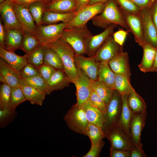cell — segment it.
I'll return each instance as SVG.
<instances>
[{
  "mask_svg": "<svg viewBox=\"0 0 157 157\" xmlns=\"http://www.w3.org/2000/svg\"><path fill=\"white\" fill-rule=\"evenodd\" d=\"M11 87L3 83L0 88V110H9Z\"/></svg>",
  "mask_w": 157,
  "mask_h": 157,
  "instance_id": "ab89813d",
  "label": "cell"
},
{
  "mask_svg": "<svg viewBox=\"0 0 157 157\" xmlns=\"http://www.w3.org/2000/svg\"><path fill=\"white\" fill-rule=\"evenodd\" d=\"M103 140L99 143L91 144V148L88 152L83 157H97L99 156L101 149L104 145Z\"/></svg>",
  "mask_w": 157,
  "mask_h": 157,
  "instance_id": "bcb514c9",
  "label": "cell"
},
{
  "mask_svg": "<svg viewBox=\"0 0 157 157\" xmlns=\"http://www.w3.org/2000/svg\"><path fill=\"white\" fill-rule=\"evenodd\" d=\"M22 78L27 83L40 92L47 94L49 90L47 83L40 75L30 78Z\"/></svg>",
  "mask_w": 157,
  "mask_h": 157,
  "instance_id": "f35d334b",
  "label": "cell"
},
{
  "mask_svg": "<svg viewBox=\"0 0 157 157\" xmlns=\"http://www.w3.org/2000/svg\"><path fill=\"white\" fill-rule=\"evenodd\" d=\"M6 0H0V4L4 2Z\"/></svg>",
  "mask_w": 157,
  "mask_h": 157,
  "instance_id": "91938a15",
  "label": "cell"
},
{
  "mask_svg": "<svg viewBox=\"0 0 157 157\" xmlns=\"http://www.w3.org/2000/svg\"><path fill=\"white\" fill-rule=\"evenodd\" d=\"M130 77L122 74H115L114 89L121 95H128L133 88L130 83Z\"/></svg>",
  "mask_w": 157,
  "mask_h": 157,
  "instance_id": "d6a6232c",
  "label": "cell"
},
{
  "mask_svg": "<svg viewBox=\"0 0 157 157\" xmlns=\"http://www.w3.org/2000/svg\"><path fill=\"white\" fill-rule=\"evenodd\" d=\"M85 134L89 137L91 144L97 143L106 137L105 133L101 127L90 123L86 128Z\"/></svg>",
  "mask_w": 157,
  "mask_h": 157,
  "instance_id": "d590c367",
  "label": "cell"
},
{
  "mask_svg": "<svg viewBox=\"0 0 157 157\" xmlns=\"http://www.w3.org/2000/svg\"><path fill=\"white\" fill-rule=\"evenodd\" d=\"M91 0H75L76 3L75 12L77 13L80 10L88 6Z\"/></svg>",
  "mask_w": 157,
  "mask_h": 157,
  "instance_id": "db71d44e",
  "label": "cell"
},
{
  "mask_svg": "<svg viewBox=\"0 0 157 157\" xmlns=\"http://www.w3.org/2000/svg\"><path fill=\"white\" fill-rule=\"evenodd\" d=\"M91 20L93 25L98 27L105 29L110 25L115 24L123 27L131 32L115 0L107 1L103 11Z\"/></svg>",
  "mask_w": 157,
  "mask_h": 157,
  "instance_id": "7a4b0ae2",
  "label": "cell"
},
{
  "mask_svg": "<svg viewBox=\"0 0 157 157\" xmlns=\"http://www.w3.org/2000/svg\"></svg>",
  "mask_w": 157,
  "mask_h": 157,
  "instance_id": "be15d7a7",
  "label": "cell"
},
{
  "mask_svg": "<svg viewBox=\"0 0 157 157\" xmlns=\"http://www.w3.org/2000/svg\"><path fill=\"white\" fill-rule=\"evenodd\" d=\"M82 106L88 123L102 128L104 122V114L93 106L89 101Z\"/></svg>",
  "mask_w": 157,
  "mask_h": 157,
  "instance_id": "83f0119b",
  "label": "cell"
},
{
  "mask_svg": "<svg viewBox=\"0 0 157 157\" xmlns=\"http://www.w3.org/2000/svg\"><path fill=\"white\" fill-rule=\"evenodd\" d=\"M149 8L141 9L139 16L145 42L156 47L157 46V31L152 19Z\"/></svg>",
  "mask_w": 157,
  "mask_h": 157,
  "instance_id": "4fadbf2b",
  "label": "cell"
},
{
  "mask_svg": "<svg viewBox=\"0 0 157 157\" xmlns=\"http://www.w3.org/2000/svg\"><path fill=\"white\" fill-rule=\"evenodd\" d=\"M75 61L76 67L81 69L92 81L98 80L100 63L95 56L87 57L83 55H76Z\"/></svg>",
  "mask_w": 157,
  "mask_h": 157,
  "instance_id": "9a60e30c",
  "label": "cell"
},
{
  "mask_svg": "<svg viewBox=\"0 0 157 157\" xmlns=\"http://www.w3.org/2000/svg\"><path fill=\"white\" fill-rule=\"evenodd\" d=\"M47 83L49 88L47 95H49L54 91L68 86L71 82L64 71L56 70Z\"/></svg>",
  "mask_w": 157,
  "mask_h": 157,
  "instance_id": "44dd1931",
  "label": "cell"
},
{
  "mask_svg": "<svg viewBox=\"0 0 157 157\" xmlns=\"http://www.w3.org/2000/svg\"><path fill=\"white\" fill-rule=\"evenodd\" d=\"M75 0L52 1L46 4L45 10L52 12L67 13L75 12Z\"/></svg>",
  "mask_w": 157,
  "mask_h": 157,
  "instance_id": "f1b7e54d",
  "label": "cell"
},
{
  "mask_svg": "<svg viewBox=\"0 0 157 157\" xmlns=\"http://www.w3.org/2000/svg\"><path fill=\"white\" fill-rule=\"evenodd\" d=\"M26 101L21 86L11 87L9 110L15 112L16 108L21 104Z\"/></svg>",
  "mask_w": 157,
  "mask_h": 157,
  "instance_id": "74e56055",
  "label": "cell"
},
{
  "mask_svg": "<svg viewBox=\"0 0 157 157\" xmlns=\"http://www.w3.org/2000/svg\"><path fill=\"white\" fill-rule=\"evenodd\" d=\"M115 74L110 68L108 62L100 63L98 80L109 88L114 89Z\"/></svg>",
  "mask_w": 157,
  "mask_h": 157,
  "instance_id": "4316f807",
  "label": "cell"
},
{
  "mask_svg": "<svg viewBox=\"0 0 157 157\" xmlns=\"http://www.w3.org/2000/svg\"><path fill=\"white\" fill-rule=\"evenodd\" d=\"M115 74H122L130 76L131 72L128 53L122 51L108 62Z\"/></svg>",
  "mask_w": 157,
  "mask_h": 157,
  "instance_id": "ffe728a7",
  "label": "cell"
},
{
  "mask_svg": "<svg viewBox=\"0 0 157 157\" xmlns=\"http://www.w3.org/2000/svg\"><path fill=\"white\" fill-rule=\"evenodd\" d=\"M8 0L10 1H13L14 0Z\"/></svg>",
  "mask_w": 157,
  "mask_h": 157,
  "instance_id": "94428289",
  "label": "cell"
},
{
  "mask_svg": "<svg viewBox=\"0 0 157 157\" xmlns=\"http://www.w3.org/2000/svg\"><path fill=\"white\" fill-rule=\"evenodd\" d=\"M46 3L44 1H38L31 4L29 10L37 26L42 24L43 17L46 10Z\"/></svg>",
  "mask_w": 157,
  "mask_h": 157,
  "instance_id": "e575fe53",
  "label": "cell"
},
{
  "mask_svg": "<svg viewBox=\"0 0 157 157\" xmlns=\"http://www.w3.org/2000/svg\"><path fill=\"white\" fill-rule=\"evenodd\" d=\"M127 101L129 108L134 113L147 111L146 105L144 100L133 88L128 95Z\"/></svg>",
  "mask_w": 157,
  "mask_h": 157,
  "instance_id": "f546056e",
  "label": "cell"
},
{
  "mask_svg": "<svg viewBox=\"0 0 157 157\" xmlns=\"http://www.w3.org/2000/svg\"><path fill=\"white\" fill-rule=\"evenodd\" d=\"M111 147L117 149L131 150L133 147L128 136L121 129L115 126L106 134Z\"/></svg>",
  "mask_w": 157,
  "mask_h": 157,
  "instance_id": "e0dca14e",
  "label": "cell"
},
{
  "mask_svg": "<svg viewBox=\"0 0 157 157\" xmlns=\"http://www.w3.org/2000/svg\"><path fill=\"white\" fill-rule=\"evenodd\" d=\"M105 3H99L83 8L77 13L69 22L67 23L64 29L73 28H81L87 25L88 22L103 10Z\"/></svg>",
  "mask_w": 157,
  "mask_h": 157,
  "instance_id": "8992f818",
  "label": "cell"
},
{
  "mask_svg": "<svg viewBox=\"0 0 157 157\" xmlns=\"http://www.w3.org/2000/svg\"><path fill=\"white\" fill-rule=\"evenodd\" d=\"M44 46L42 44H39L29 53L26 54L28 63L38 69L44 63Z\"/></svg>",
  "mask_w": 157,
  "mask_h": 157,
  "instance_id": "836d02e7",
  "label": "cell"
},
{
  "mask_svg": "<svg viewBox=\"0 0 157 157\" xmlns=\"http://www.w3.org/2000/svg\"><path fill=\"white\" fill-rule=\"evenodd\" d=\"M93 89L104 101L107 106L110 101L114 90L110 89L99 81H92Z\"/></svg>",
  "mask_w": 157,
  "mask_h": 157,
  "instance_id": "8d00e7d4",
  "label": "cell"
},
{
  "mask_svg": "<svg viewBox=\"0 0 157 157\" xmlns=\"http://www.w3.org/2000/svg\"><path fill=\"white\" fill-rule=\"evenodd\" d=\"M64 119L70 130L86 135L85 130L89 123L82 106L76 104L65 115Z\"/></svg>",
  "mask_w": 157,
  "mask_h": 157,
  "instance_id": "277c9868",
  "label": "cell"
},
{
  "mask_svg": "<svg viewBox=\"0 0 157 157\" xmlns=\"http://www.w3.org/2000/svg\"><path fill=\"white\" fill-rule=\"evenodd\" d=\"M77 67V77L74 84L76 89V104L82 106L89 101L93 89L92 80L81 69Z\"/></svg>",
  "mask_w": 157,
  "mask_h": 157,
  "instance_id": "ba28073f",
  "label": "cell"
},
{
  "mask_svg": "<svg viewBox=\"0 0 157 157\" xmlns=\"http://www.w3.org/2000/svg\"><path fill=\"white\" fill-rule=\"evenodd\" d=\"M152 21L157 31V1L155 0L149 8Z\"/></svg>",
  "mask_w": 157,
  "mask_h": 157,
  "instance_id": "681fc988",
  "label": "cell"
},
{
  "mask_svg": "<svg viewBox=\"0 0 157 157\" xmlns=\"http://www.w3.org/2000/svg\"><path fill=\"white\" fill-rule=\"evenodd\" d=\"M111 157H131V151L129 150L117 149L110 148Z\"/></svg>",
  "mask_w": 157,
  "mask_h": 157,
  "instance_id": "c3c4849f",
  "label": "cell"
},
{
  "mask_svg": "<svg viewBox=\"0 0 157 157\" xmlns=\"http://www.w3.org/2000/svg\"><path fill=\"white\" fill-rule=\"evenodd\" d=\"M20 86L26 100L33 104L41 106L45 98L46 94L41 93L27 83L21 77Z\"/></svg>",
  "mask_w": 157,
  "mask_h": 157,
  "instance_id": "603a6c76",
  "label": "cell"
},
{
  "mask_svg": "<svg viewBox=\"0 0 157 157\" xmlns=\"http://www.w3.org/2000/svg\"><path fill=\"white\" fill-rule=\"evenodd\" d=\"M20 73L23 78L31 77L40 75L38 69L28 63L20 71Z\"/></svg>",
  "mask_w": 157,
  "mask_h": 157,
  "instance_id": "7bdbcfd3",
  "label": "cell"
},
{
  "mask_svg": "<svg viewBox=\"0 0 157 157\" xmlns=\"http://www.w3.org/2000/svg\"><path fill=\"white\" fill-rule=\"evenodd\" d=\"M122 105L121 96L114 90L104 114V122L102 129L106 135L115 126L118 120L121 112Z\"/></svg>",
  "mask_w": 157,
  "mask_h": 157,
  "instance_id": "5b68a950",
  "label": "cell"
},
{
  "mask_svg": "<svg viewBox=\"0 0 157 157\" xmlns=\"http://www.w3.org/2000/svg\"><path fill=\"white\" fill-rule=\"evenodd\" d=\"M89 101L93 106L101 111L104 114L105 113L107 106L103 100L95 92L93 89Z\"/></svg>",
  "mask_w": 157,
  "mask_h": 157,
  "instance_id": "b9f144b4",
  "label": "cell"
},
{
  "mask_svg": "<svg viewBox=\"0 0 157 157\" xmlns=\"http://www.w3.org/2000/svg\"><path fill=\"white\" fill-rule=\"evenodd\" d=\"M57 0H52V1H57Z\"/></svg>",
  "mask_w": 157,
  "mask_h": 157,
  "instance_id": "6125c7cd",
  "label": "cell"
},
{
  "mask_svg": "<svg viewBox=\"0 0 157 157\" xmlns=\"http://www.w3.org/2000/svg\"><path fill=\"white\" fill-rule=\"evenodd\" d=\"M128 25L131 32L133 34L135 41L142 47L146 42L142 21L139 15L131 14L119 7Z\"/></svg>",
  "mask_w": 157,
  "mask_h": 157,
  "instance_id": "5bb4252c",
  "label": "cell"
},
{
  "mask_svg": "<svg viewBox=\"0 0 157 157\" xmlns=\"http://www.w3.org/2000/svg\"><path fill=\"white\" fill-rule=\"evenodd\" d=\"M22 41L20 49L28 54L41 44L38 37L24 29Z\"/></svg>",
  "mask_w": 157,
  "mask_h": 157,
  "instance_id": "1f68e13d",
  "label": "cell"
},
{
  "mask_svg": "<svg viewBox=\"0 0 157 157\" xmlns=\"http://www.w3.org/2000/svg\"><path fill=\"white\" fill-rule=\"evenodd\" d=\"M40 75L47 82L56 70L52 67L44 64L38 69Z\"/></svg>",
  "mask_w": 157,
  "mask_h": 157,
  "instance_id": "f6af8a7d",
  "label": "cell"
},
{
  "mask_svg": "<svg viewBox=\"0 0 157 157\" xmlns=\"http://www.w3.org/2000/svg\"><path fill=\"white\" fill-rule=\"evenodd\" d=\"M23 31L17 28H10L6 30L5 39V49L15 52L20 49L23 35Z\"/></svg>",
  "mask_w": 157,
  "mask_h": 157,
  "instance_id": "cb8c5ba5",
  "label": "cell"
},
{
  "mask_svg": "<svg viewBox=\"0 0 157 157\" xmlns=\"http://www.w3.org/2000/svg\"><path fill=\"white\" fill-rule=\"evenodd\" d=\"M44 49V63L57 70H64L62 60L57 53L47 44L43 45Z\"/></svg>",
  "mask_w": 157,
  "mask_h": 157,
  "instance_id": "4dcf8cb0",
  "label": "cell"
},
{
  "mask_svg": "<svg viewBox=\"0 0 157 157\" xmlns=\"http://www.w3.org/2000/svg\"><path fill=\"white\" fill-rule=\"evenodd\" d=\"M0 19L6 30L17 28L22 31L23 29L19 21L12 1L6 0L0 4Z\"/></svg>",
  "mask_w": 157,
  "mask_h": 157,
  "instance_id": "30bf717a",
  "label": "cell"
},
{
  "mask_svg": "<svg viewBox=\"0 0 157 157\" xmlns=\"http://www.w3.org/2000/svg\"><path fill=\"white\" fill-rule=\"evenodd\" d=\"M140 9L149 8L155 0H130Z\"/></svg>",
  "mask_w": 157,
  "mask_h": 157,
  "instance_id": "f907efd6",
  "label": "cell"
},
{
  "mask_svg": "<svg viewBox=\"0 0 157 157\" xmlns=\"http://www.w3.org/2000/svg\"><path fill=\"white\" fill-rule=\"evenodd\" d=\"M147 111L134 114L129 128V138L133 147L142 148L141 135L147 117Z\"/></svg>",
  "mask_w": 157,
  "mask_h": 157,
  "instance_id": "8fae6325",
  "label": "cell"
},
{
  "mask_svg": "<svg viewBox=\"0 0 157 157\" xmlns=\"http://www.w3.org/2000/svg\"><path fill=\"white\" fill-rule=\"evenodd\" d=\"M119 8L128 13L139 15L141 9L130 0H115Z\"/></svg>",
  "mask_w": 157,
  "mask_h": 157,
  "instance_id": "60d3db41",
  "label": "cell"
},
{
  "mask_svg": "<svg viewBox=\"0 0 157 157\" xmlns=\"http://www.w3.org/2000/svg\"><path fill=\"white\" fill-rule=\"evenodd\" d=\"M117 26L116 24H111L102 32L94 35L92 34L88 37L85 41L86 54L89 57L95 56L107 38L112 35Z\"/></svg>",
  "mask_w": 157,
  "mask_h": 157,
  "instance_id": "9c48e42d",
  "label": "cell"
},
{
  "mask_svg": "<svg viewBox=\"0 0 157 157\" xmlns=\"http://www.w3.org/2000/svg\"><path fill=\"white\" fill-rule=\"evenodd\" d=\"M44 1V0H14L12 1L18 3L22 4L29 6L31 3L38 1Z\"/></svg>",
  "mask_w": 157,
  "mask_h": 157,
  "instance_id": "11a10c76",
  "label": "cell"
},
{
  "mask_svg": "<svg viewBox=\"0 0 157 157\" xmlns=\"http://www.w3.org/2000/svg\"><path fill=\"white\" fill-rule=\"evenodd\" d=\"M6 33V30L5 26L2 23V20H0V46L5 49V39Z\"/></svg>",
  "mask_w": 157,
  "mask_h": 157,
  "instance_id": "816d5d0a",
  "label": "cell"
},
{
  "mask_svg": "<svg viewBox=\"0 0 157 157\" xmlns=\"http://www.w3.org/2000/svg\"><path fill=\"white\" fill-rule=\"evenodd\" d=\"M12 2L19 21L23 29L36 36L37 26L29 11V6Z\"/></svg>",
  "mask_w": 157,
  "mask_h": 157,
  "instance_id": "2e32d148",
  "label": "cell"
},
{
  "mask_svg": "<svg viewBox=\"0 0 157 157\" xmlns=\"http://www.w3.org/2000/svg\"><path fill=\"white\" fill-rule=\"evenodd\" d=\"M123 51V47L114 40L112 35L109 36L99 49L95 55L99 62H108Z\"/></svg>",
  "mask_w": 157,
  "mask_h": 157,
  "instance_id": "7c38bea8",
  "label": "cell"
},
{
  "mask_svg": "<svg viewBox=\"0 0 157 157\" xmlns=\"http://www.w3.org/2000/svg\"><path fill=\"white\" fill-rule=\"evenodd\" d=\"M52 0H44V1L46 4L48 3L51 2Z\"/></svg>",
  "mask_w": 157,
  "mask_h": 157,
  "instance_id": "680465c9",
  "label": "cell"
},
{
  "mask_svg": "<svg viewBox=\"0 0 157 157\" xmlns=\"http://www.w3.org/2000/svg\"><path fill=\"white\" fill-rule=\"evenodd\" d=\"M142 47L143 49V56L141 62L138 66L142 72L144 73L150 72L154 61L156 47L151 44L147 42Z\"/></svg>",
  "mask_w": 157,
  "mask_h": 157,
  "instance_id": "d4e9b609",
  "label": "cell"
},
{
  "mask_svg": "<svg viewBox=\"0 0 157 157\" xmlns=\"http://www.w3.org/2000/svg\"><path fill=\"white\" fill-rule=\"evenodd\" d=\"M92 34L87 25L64 29L61 38L73 48L77 55L86 54L85 41Z\"/></svg>",
  "mask_w": 157,
  "mask_h": 157,
  "instance_id": "3957f363",
  "label": "cell"
},
{
  "mask_svg": "<svg viewBox=\"0 0 157 157\" xmlns=\"http://www.w3.org/2000/svg\"><path fill=\"white\" fill-rule=\"evenodd\" d=\"M67 24L61 22L37 26L36 36L43 45L53 42L61 38Z\"/></svg>",
  "mask_w": 157,
  "mask_h": 157,
  "instance_id": "52a82bcc",
  "label": "cell"
},
{
  "mask_svg": "<svg viewBox=\"0 0 157 157\" xmlns=\"http://www.w3.org/2000/svg\"><path fill=\"white\" fill-rule=\"evenodd\" d=\"M47 45L55 51L59 56L63 63L64 72L71 82L74 84L78 75V69L75 61L76 53L75 51L61 38Z\"/></svg>",
  "mask_w": 157,
  "mask_h": 157,
  "instance_id": "6da1fadb",
  "label": "cell"
},
{
  "mask_svg": "<svg viewBox=\"0 0 157 157\" xmlns=\"http://www.w3.org/2000/svg\"><path fill=\"white\" fill-rule=\"evenodd\" d=\"M16 111L11 113L8 110H0V126L3 127L13 120L15 117Z\"/></svg>",
  "mask_w": 157,
  "mask_h": 157,
  "instance_id": "ee69618b",
  "label": "cell"
},
{
  "mask_svg": "<svg viewBox=\"0 0 157 157\" xmlns=\"http://www.w3.org/2000/svg\"><path fill=\"white\" fill-rule=\"evenodd\" d=\"M21 78L20 71L10 66L2 58H0V81L11 87L20 86Z\"/></svg>",
  "mask_w": 157,
  "mask_h": 157,
  "instance_id": "ac0fdd59",
  "label": "cell"
},
{
  "mask_svg": "<svg viewBox=\"0 0 157 157\" xmlns=\"http://www.w3.org/2000/svg\"><path fill=\"white\" fill-rule=\"evenodd\" d=\"M128 95H121L122 109L119 117L115 126L121 129L129 138V128L134 114L129 108L127 101Z\"/></svg>",
  "mask_w": 157,
  "mask_h": 157,
  "instance_id": "d6986e66",
  "label": "cell"
},
{
  "mask_svg": "<svg viewBox=\"0 0 157 157\" xmlns=\"http://www.w3.org/2000/svg\"><path fill=\"white\" fill-rule=\"evenodd\" d=\"M156 47V51L153 66L150 72H157V46Z\"/></svg>",
  "mask_w": 157,
  "mask_h": 157,
  "instance_id": "9f6ffc18",
  "label": "cell"
},
{
  "mask_svg": "<svg viewBox=\"0 0 157 157\" xmlns=\"http://www.w3.org/2000/svg\"><path fill=\"white\" fill-rule=\"evenodd\" d=\"M109 0H91L88 5H91L99 3H105Z\"/></svg>",
  "mask_w": 157,
  "mask_h": 157,
  "instance_id": "6f0895ef",
  "label": "cell"
},
{
  "mask_svg": "<svg viewBox=\"0 0 157 157\" xmlns=\"http://www.w3.org/2000/svg\"><path fill=\"white\" fill-rule=\"evenodd\" d=\"M0 57L13 67L19 71L28 63L26 54L20 56L0 46Z\"/></svg>",
  "mask_w": 157,
  "mask_h": 157,
  "instance_id": "7402d4cb",
  "label": "cell"
},
{
  "mask_svg": "<svg viewBox=\"0 0 157 157\" xmlns=\"http://www.w3.org/2000/svg\"><path fill=\"white\" fill-rule=\"evenodd\" d=\"M76 13L75 12L61 13L45 10L42 25L56 24L60 22L68 23L73 19Z\"/></svg>",
  "mask_w": 157,
  "mask_h": 157,
  "instance_id": "484cf974",
  "label": "cell"
},
{
  "mask_svg": "<svg viewBox=\"0 0 157 157\" xmlns=\"http://www.w3.org/2000/svg\"><path fill=\"white\" fill-rule=\"evenodd\" d=\"M131 151V157H145L142 148L133 147Z\"/></svg>",
  "mask_w": 157,
  "mask_h": 157,
  "instance_id": "f5cc1de1",
  "label": "cell"
},
{
  "mask_svg": "<svg viewBox=\"0 0 157 157\" xmlns=\"http://www.w3.org/2000/svg\"><path fill=\"white\" fill-rule=\"evenodd\" d=\"M129 31L123 29H119L113 33L112 36L115 41L118 44L122 46Z\"/></svg>",
  "mask_w": 157,
  "mask_h": 157,
  "instance_id": "7dc6e473",
  "label": "cell"
}]
</instances>
